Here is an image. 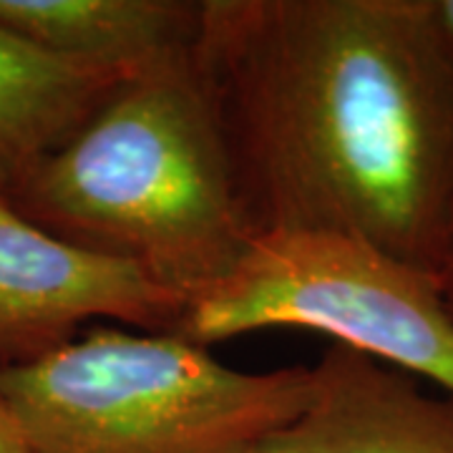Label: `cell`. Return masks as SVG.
<instances>
[{"instance_id":"cell-1","label":"cell","mask_w":453,"mask_h":453,"mask_svg":"<svg viewBox=\"0 0 453 453\" xmlns=\"http://www.w3.org/2000/svg\"><path fill=\"white\" fill-rule=\"evenodd\" d=\"M196 58L257 237H356L438 280L453 35L436 0H202Z\"/></svg>"},{"instance_id":"cell-2","label":"cell","mask_w":453,"mask_h":453,"mask_svg":"<svg viewBox=\"0 0 453 453\" xmlns=\"http://www.w3.org/2000/svg\"><path fill=\"white\" fill-rule=\"evenodd\" d=\"M0 196L31 225L136 267L189 308L257 237L196 43L127 73Z\"/></svg>"},{"instance_id":"cell-3","label":"cell","mask_w":453,"mask_h":453,"mask_svg":"<svg viewBox=\"0 0 453 453\" xmlns=\"http://www.w3.org/2000/svg\"><path fill=\"white\" fill-rule=\"evenodd\" d=\"M312 368H229L179 333L94 327L0 371L28 453H250L297 418Z\"/></svg>"},{"instance_id":"cell-4","label":"cell","mask_w":453,"mask_h":453,"mask_svg":"<svg viewBox=\"0 0 453 453\" xmlns=\"http://www.w3.org/2000/svg\"><path fill=\"white\" fill-rule=\"evenodd\" d=\"M275 327L325 333L453 395V320L438 280L363 240L259 234L232 275L187 310L177 333L211 348Z\"/></svg>"},{"instance_id":"cell-5","label":"cell","mask_w":453,"mask_h":453,"mask_svg":"<svg viewBox=\"0 0 453 453\" xmlns=\"http://www.w3.org/2000/svg\"><path fill=\"white\" fill-rule=\"evenodd\" d=\"M187 310L136 267L53 237L0 196V371L49 356L98 318L177 333Z\"/></svg>"},{"instance_id":"cell-6","label":"cell","mask_w":453,"mask_h":453,"mask_svg":"<svg viewBox=\"0 0 453 453\" xmlns=\"http://www.w3.org/2000/svg\"><path fill=\"white\" fill-rule=\"evenodd\" d=\"M303 413L250 453H453V398L421 378L333 342Z\"/></svg>"},{"instance_id":"cell-7","label":"cell","mask_w":453,"mask_h":453,"mask_svg":"<svg viewBox=\"0 0 453 453\" xmlns=\"http://www.w3.org/2000/svg\"><path fill=\"white\" fill-rule=\"evenodd\" d=\"M0 26L65 61L129 73L195 46L202 0H0Z\"/></svg>"},{"instance_id":"cell-8","label":"cell","mask_w":453,"mask_h":453,"mask_svg":"<svg viewBox=\"0 0 453 453\" xmlns=\"http://www.w3.org/2000/svg\"><path fill=\"white\" fill-rule=\"evenodd\" d=\"M124 76L65 61L0 26V195L79 131Z\"/></svg>"},{"instance_id":"cell-9","label":"cell","mask_w":453,"mask_h":453,"mask_svg":"<svg viewBox=\"0 0 453 453\" xmlns=\"http://www.w3.org/2000/svg\"><path fill=\"white\" fill-rule=\"evenodd\" d=\"M0 453H28L26 441L3 401H0Z\"/></svg>"},{"instance_id":"cell-10","label":"cell","mask_w":453,"mask_h":453,"mask_svg":"<svg viewBox=\"0 0 453 453\" xmlns=\"http://www.w3.org/2000/svg\"><path fill=\"white\" fill-rule=\"evenodd\" d=\"M438 290H441L443 305H446L453 320V244L451 250H449V257H446L443 267H441V273H438Z\"/></svg>"},{"instance_id":"cell-11","label":"cell","mask_w":453,"mask_h":453,"mask_svg":"<svg viewBox=\"0 0 453 453\" xmlns=\"http://www.w3.org/2000/svg\"><path fill=\"white\" fill-rule=\"evenodd\" d=\"M436 5L438 13L443 18V23H446V28H449L453 35V0H436Z\"/></svg>"}]
</instances>
